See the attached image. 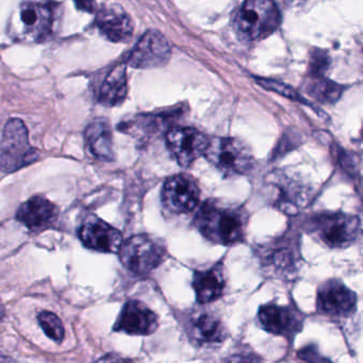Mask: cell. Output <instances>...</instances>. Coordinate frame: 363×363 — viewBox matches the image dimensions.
I'll list each match as a JSON object with an SVG mask.
<instances>
[{
    "label": "cell",
    "instance_id": "17",
    "mask_svg": "<svg viewBox=\"0 0 363 363\" xmlns=\"http://www.w3.org/2000/svg\"><path fill=\"white\" fill-rule=\"evenodd\" d=\"M158 315L139 301L125 303L114 324V331L131 335H150L158 328Z\"/></svg>",
    "mask_w": 363,
    "mask_h": 363
},
{
    "label": "cell",
    "instance_id": "27",
    "mask_svg": "<svg viewBox=\"0 0 363 363\" xmlns=\"http://www.w3.org/2000/svg\"><path fill=\"white\" fill-rule=\"evenodd\" d=\"M258 84H260L262 88L267 89V90L273 91V92L278 93V94L284 95L288 99H293V101H301L306 103L305 99H301L296 92L290 86L281 84V82H274V80L267 79H257Z\"/></svg>",
    "mask_w": 363,
    "mask_h": 363
},
{
    "label": "cell",
    "instance_id": "14",
    "mask_svg": "<svg viewBox=\"0 0 363 363\" xmlns=\"http://www.w3.org/2000/svg\"><path fill=\"white\" fill-rule=\"evenodd\" d=\"M357 295L343 282L329 279L318 286L316 307L318 312L333 318H348L356 310Z\"/></svg>",
    "mask_w": 363,
    "mask_h": 363
},
{
    "label": "cell",
    "instance_id": "9",
    "mask_svg": "<svg viewBox=\"0 0 363 363\" xmlns=\"http://www.w3.org/2000/svg\"><path fill=\"white\" fill-rule=\"evenodd\" d=\"M57 10L50 0H25L18 10V35L27 41L45 42L54 33Z\"/></svg>",
    "mask_w": 363,
    "mask_h": 363
},
{
    "label": "cell",
    "instance_id": "2",
    "mask_svg": "<svg viewBox=\"0 0 363 363\" xmlns=\"http://www.w3.org/2000/svg\"><path fill=\"white\" fill-rule=\"evenodd\" d=\"M314 192L309 182L291 169H274L263 182L267 203L286 216H294L305 209L313 199Z\"/></svg>",
    "mask_w": 363,
    "mask_h": 363
},
{
    "label": "cell",
    "instance_id": "21",
    "mask_svg": "<svg viewBox=\"0 0 363 363\" xmlns=\"http://www.w3.org/2000/svg\"><path fill=\"white\" fill-rule=\"evenodd\" d=\"M86 147L99 160H114L113 135L109 123L103 118L93 121L84 131Z\"/></svg>",
    "mask_w": 363,
    "mask_h": 363
},
{
    "label": "cell",
    "instance_id": "16",
    "mask_svg": "<svg viewBox=\"0 0 363 363\" xmlns=\"http://www.w3.org/2000/svg\"><path fill=\"white\" fill-rule=\"evenodd\" d=\"M78 235L86 247L99 252L114 254L123 243L121 231L95 216H88L84 220Z\"/></svg>",
    "mask_w": 363,
    "mask_h": 363
},
{
    "label": "cell",
    "instance_id": "26",
    "mask_svg": "<svg viewBox=\"0 0 363 363\" xmlns=\"http://www.w3.org/2000/svg\"><path fill=\"white\" fill-rule=\"evenodd\" d=\"M330 59L322 50H313L310 54L309 72L311 77H324L329 67Z\"/></svg>",
    "mask_w": 363,
    "mask_h": 363
},
{
    "label": "cell",
    "instance_id": "29",
    "mask_svg": "<svg viewBox=\"0 0 363 363\" xmlns=\"http://www.w3.org/2000/svg\"><path fill=\"white\" fill-rule=\"evenodd\" d=\"M5 307H4L3 303H1V301H0V320H3L4 316H5Z\"/></svg>",
    "mask_w": 363,
    "mask_h": 363
},
{
    "label": "cell",
    "instance_id": "1",
    "mask_svg": "<svg viewBox=\"0 0 363 363\" xmlns=\"http://www.w3.org/2000/svg\"><path fill=\"white\" fill-rule=\"evenodd\" d=\"M248 220L250 216L243 206L210 199L197 211L194 226L211 243L229 246L244 241Z\"/></svg>",
    "mask_w": 363,
    "mask_h": 363
},
{
    "label": "cell",
    "instance_id": "23",
    "mask_svg": "<svg viewBox=\"0 0 363 363\" xmlns=\"http://www.w3.org/2000/svg\"><path fill=\"white\" fill-rule=\"evenodd\" d=\"M172 114H140L130 120L124 121L118 125V130L128 135H135L139 139H145L160 133L163 126L169 123Z\"/></svg>",
    "mask_w": 363,
    "mask_h": 363
},
{
    "label": "cell",
    "instance_id": "3",
    "mask_svg": "<svg viewBox=\"0 0 363 363\" xmlns=\"http://www.w3.org/2000/svg\"><path fill=\"white\" fill-rule=\"evenodd\" d=\"M255 255L267 277L286 281L295 279L303 262L299 235L296 231H286L284 235L257 246Z\"/></svg>",
    "mask_w": 363,
    "mask_h": 363
},
{
    "label": "cell",
    "instance_id": "24",
    "mask_svg": "<svg viewBox=\"0 0 363 363\" xmlns=\"http://www.w3.org/2000/svg\"><path fill=\"white\" fill-rule=\"evenodd\" d=\"M307 90L316 101L333 104L341 97L344 88L324 77H311Z\"/></svg>",
    "mask_w": 363,
    "mask_h": 363
},
{
    "label": "cell",
    "instance_id": "15",
    "mask_svg": "<svg viewBox=\"0 0 363 363\" xmlns=\"http://www.w3.org/2000/svg\"><path fill=\"white\" fill-rule=\"evenodd\" d=\"M258 320L264 330L286 339H293L303 326V314L292 305L267 303L261 306Z\"/></svg>",
    "mask_w": 363,
    "mask_h": 363
},
{
    "label": "cell",
    "instance_id": "4",
    "mask_svg": "<svg viewBox=\"0 0 363 363\" xmlns=\"http://www.w3.org/2000/svg\"><path fill=\"white\" fill-rule=\"evenodd\" d=\"M305 229L316 241L330 248H346L358 240L360 220L344 212H320L308 218Z\"/></svg>",
    "mask_w": 363,
    "mask_h": 363
},
{
    "label": "cell",
    "instance_id": "28",
    "mask_svg": "<svg viewBox=\"0 0 363 363\" xmlns=\"http://www.w3.org/2000/svg\"><path fill=\"white\" fill-rule=\"evenodd\" d=\"M74 4L79 11L86 12V13H94L96 11L95 0H74Z\"/></svg>",
    "mask_w": 363,
    "mask_h": 363
},
{
    "label": "cell",
    "instance_id": "8",
    "mask_svg": "<svg viewBox=\"0 0 363 363\" xmlns=\"http://www.w3.org/2000/svg\"><path fill=\"white\" fill-rule=\"evenodd\" d=\"M37 150L30 145L28 129L23 121L12 118L4 129L0 147V169L13 173L37 160Z\"/></svg>",
    "mask_w": 363,
    "mask_h": 363
},
{
    "label": "cell",
    "instance_id": "5",
    "mask_svg": "<svg viewBox=\"0 0 363 363\" xmlns=\"http://www.w3.org/2000/svg\"><path fill=\"white\" fill-rule=\"evenodd\" d=\"M281 16L274 0H245L235 16L237 33L246 41L265 39L277 30Z\"/></svg>",
    "mask_w": 363,
    "mask_h": 363
},
{
    "label": "cell",
    "instance_id": "10",
    "mask_svg": "<svg viewBox=\"0 0 363 363\" xmlns=\"http://www.w3.org/2000/svg\"><path fill=\"white\" fill-rule=\"evenodd\" d=\"M184 333L195 346H214L223 343L228 330L220 316L209 310H197L182 318Z\"/></svg>",
    "mask_w": 363,
    "mask_h": 363
},
{
    "label": "cell",
    "instance_id": "30",
    "mask_svg": "<svg viewBox=\"0 0 363 363\" xmlns=\"http://www.w3.org/2000/svg\"><path fill=\"white\" fill-rule=\"evenodd\" d=\"M289 3H298V1H301V0H288Z\"/></svg>",
    "mask_w": 363,
    "mask_h": 363
},
{
    "label": "cell",
    "instance_id": "22",
    "mask_svg": "<svg viewBox=\"0 0 363 363\" xmlns=\"http://www.w3.org/2000/svg\"><path fill=\"white\" fill-rule=\"evenodd\" d=\"M128 93L126 65L121 63L110 69L99 92V103L105 107L122 105Z\"/></svg>",
    "mask_w": 363,
    "mask_h": 363
},
{
    "label": "cell",
    "instance_id": "11",
    "mask_svg": "<svg viewBox=\"0 0 363 363\" xmlns=\"http://www.w3.org/2000/svg\"><path fill=\"white\" fill-rule=\"evenodd\" d=\"M161 199L164 209L171 213H189L199 206L201 189L192 176L178 174L165 182Z\"/></svg>",
    "mask_w": 363,
    "mask_h": 363
},
{
    "label": "cell",
    "instance_id": "20",
    "mask_svg": "<svg viewBox=\"0 0 363 363\" xmlns=\"http://www.w3.org/2000/svg\"><path fill=\"white\" fill-rule=\"evenodd\" d=\"M227 277L223 263H216L207 269L193 273L192 286L197 301L201 305L213 303L224 295Z\"/></svg>",
    "mask_w": 363,
    "mask_h": 363
},
{
    "label": "cell",
    "instance_id": "6",
    "mask_svg": "<svg viewBox=\"0 0 363 363\" xmlns=\"http://www.w3.org/2000/svg\"><path fill=\"white\" fill-rule=\"evenodd\" d=\"M203 156L225 177L246 175L255 167L250 148L235 138H213L210 140Z\"/></svg>",
    "mask_w": 363,
    "mask_h": 363
},
{
    "label": "cell",
    "instance_id": "19",
    "mask_svg": "<svg viewBox=\"0 0 363 363\" xmlns=\"http://www.w3.org/2000/svg\"><path fill=\"white\" fill-rule=\"evenodd\" d=\"M94 25L101 35L113 43H127L133 38V20L122 8H101L97 12Z\"/></svg>",
    "mask_w": 363,
    "mask_h": 363
},
{
    "label": "cell",
    "instance_id": "7",
    "mask_svg": "<svg viewBox=\"0 0 363 363\" xmlns=\"http://www.w3.org/2000/svg\"><path fill=\"white\" fill-rule=\"evenodd\" d=\"M118 252L123 265L138 276L148 275L160 267L167 257L165 244L148 235L129 238L123 242Z\"/></svg>",
    "mask_w": 363,
    "mask_h": 363
},
{
    "label": "cell",
    "instance_id": "18",
    "mask_svg": "<svg viewBox=\"0 0 363 363\" xmlns=\"http://www.w3.org/2000/svg\"><path fill=\"white\" fill-rule=\"evenodd\" d=\"M58 216V207L41 195H35L25 201L16 212V220L33 233H42L50 228Z\"/></svg>",
    "mask_w": 363,
    "mask_h": 363
},
{
    "label": "cell",
    "instance_id": "12",
    "mask_svg": "<svg viewBox=\"0 0 363 363\" xmlns=\"http://www.w3.org/2000/svg\"><path fill=\"white\" fill-rule=\"evenodd\" d=\"M171 56V44L167 38L159 31L150 30L133 48L126 63L135 69H158L167 65Z\"/></svg>",
    "mask_w": 363,
    "mask_h": 363
},
{
    "label": "cell",
    "instance_id": "13",
    "mask_svg": "<svg viewBox=\"0 0 363 363\" xmlns=\"http://www.w3.org/2000/svg\"><path fill=\"white\" fill-rule=\"evenodd\" d=\"M210 139L191 127H173L167 133V150L178 164L189 167L205 154Z\"/></svg>",
    "mask_w": 363,
    "mask_h": 363
},
{
    "label": "cell",
    "instance_id": "25",
    "mask_svg": "<svg viewBox=\"0 0 363 363\" xmlns=\"http://www.w3.org/2000/svg\"><path fill=\"white\" fill-rule=\"evenodd\" d=\"M40 326L43 329L48 337L57 343H61L65 337V330L60 318L50 311H43L38 316Z\"/></svg>",
    "mask_w": 363,
    "mask_h": 363
}]
</instances>
